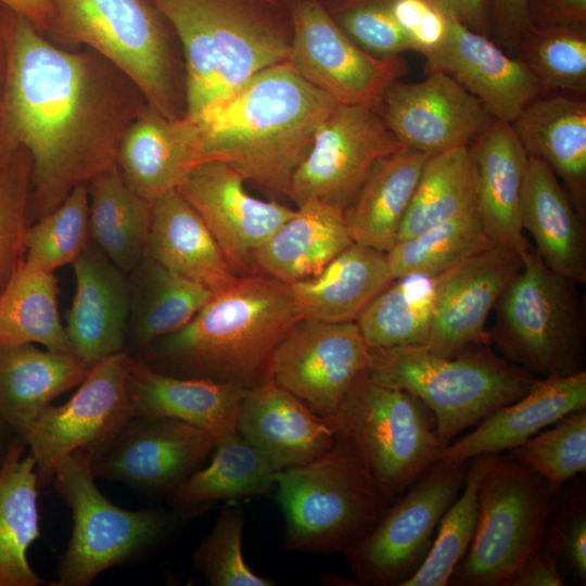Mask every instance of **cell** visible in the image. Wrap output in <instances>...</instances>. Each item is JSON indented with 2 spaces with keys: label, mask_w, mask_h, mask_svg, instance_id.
<instances>
[{
  "label": "cell",
  "mask_w": 586,
  "mask_h": 586,
  "mask_svg": "<svg viewBox=\"0 0 586 586\" xmlns=\"http://www.w3.org/2000/svg\"><path fill=\"white\" fill-rule=\"evenodd\" d=\"M0 142L31 161V220L116 164L120 140L148 105L137 86L95 51L59 47L7 9Z\"/></svg>",
  "instance_id": "6da1fadb"
},
{
  "label": "cell",
  "mask_w": 586,
  "mask_h": 586,
  "mask_svg": "<svg viewBox=\"0 0 586 586\" xmlns=\"http://www.w3.org/2000/svg\"><path fill=\"white\" fill-rule=\"evenodd\" d=\"M336 105L284 61L192 120L202 133L203 162H225L245 181L286 195L317 129Z\"/></svg>",
  "instance_id": "7a4b0ae2"
},
{
  "label": "cell",
  "mask_w": 586,
  "mask_h": 586,
  "mask_svg": "<svg viewBox=\"0 0 586 586\" xmlns=\"http://www.w3.org/2000/svg\"><path fill=\"white\" fill-rule=\"evenodd\" d=\"M301 319L290 284L258 272L239 275L187 326L137 357L163 373L249 390L268 380L273 352Z\"/></svg>",
  "instance_id": "3957f363"
},
{
  "label": "cell",
  "mask_w": 586,
  "mask_h": 586,
  "mask_svg": "<svg viewBox=\"0 0 586 586\" xmlns=\"http://www.w3.org/2000/svg\"><path fill=\"white\" fill-rule=\"evenodd\" d=\"M184 54V116L195 119L253 76L288 61L292 27L281 5L256 0H149Z\"/></svg>",
  "instance_id": "277c9868"
},
{
  "label": "cell",
  "mask_w": 586,
  "mask_h": 586,
  "mask_svg": "<svg viewBox=\"0 0 586 586\" xmlns=\"http://www.w3.org/2000/svg\"><path fill=\"white\" fill-rule=\"evenodd\" d=\"M334 433V443L323 456L276 472V500L288 550L345 552L393 502L374 482L354 442Z\"/></svg>",
  "instance_id": "5b68a950"
},
{
  "label": "cell",
  "mask_w": 586,
  "mask_h": 586,
  "mask_svg": "<svg viewBox=\"0 0 586 586\" xmlns=\"http://www.w3.org/2000/svg\"><path fill=\"white\" fill-rule=\"evenodd\" d=\"M369 377L418 397L433 413L445 448L466 429L523 396L537 377L473 345L453 357L423 346L371 348Z\"/></svg>",
  "instance_id": "8992f818"
},
{
  "label": "cell",
  "mask_w": 586,
  "mask_h": 586,
  "mask_svg": "<svg viewBox=\"0 0 586 586\" xmlns=\"http://www.w3.org/2000/svg\"><path fill=\"white\" fill-rule=\"evenodd\" d=\"M72 511L73 528L58 561L53 586H87L105 570L139 557L168 538L202 508L128 510L97 487L90 453L79 449L62 459L52 481Z\"/></svg>",
  "instance_id": "52a82bcc"
},
{
  "label": "cell",
  "mask_w": 586,
  "mask_h": 586,
  "mask_svg": "<svg viewBox=\"0 0 586 586\" xmlns=\"http://www.w3.org/2000/svg\"><path fill=\"white\" fill-rule=\"evenodd\" d=\"M576 285L530 249L498 300L488 330L506 360L538 378L585 370V313Z\"/></svg>",
  "instance_id": "ba28073f"
},
{
  "label": "cell",
  "mask_w": 586,
  "mask_h": 586,
  "mask_svg": "<svg viewBox=\"0 0 586 586\" xmlns=\"http://www.w3.org/2000/svg\"><path fill=\"white\" fill-rule=\"evenodd\" d=\"M55 38L89 48L111 62L161 114L184 116L165 18L149 0H52Z\"/></svg>",
  "instance_id": "9c48e42d"
},
{
  "label": "cell",
  "mask_w": 586,
  "mask_h": 586,
  "mask_svg": "<svg viewBox=\"0 0 586 586\" xmlns=\"http://www.w3.org/2000/svg\"><path fill=\"white\" fill-rule=\"evenodd\" d=\"M329 422L334 432L354 442L392 501L438 461L444 449L432 411L409 392L373 381L367 370L356 378Z\"/></svg>",
  "instance_id": "30bf717a"
},
{
  "label": "cell",
  "mask_w": 586,
  "mask_h": 586,
  "mask_svg": "<svg viewBox=\"0 0 586 586\" xmlns=\"http://www.w3.org/2000/svg\"><path fill=\"white\" fill-rule=\"evenodd\" d=\"M558 491L512 456L499 454L479 488L472 543L449 584L505 586L514 569L543 547Z\"/></svg>",
  "instance_id": "8fae6325"
},
{
  "label": "cell",
  "mask_w": 586,
  "mask_h": 586,
  "mask_svg": "<svg viewBox=\"0 0 586 586\" xmlns=\"http://www.w3.org/2000/svg\"><path fill=\"white\" fill-rule=\"evenodd\" d=\"M468 466L440 459L391 504L375 526L344 552L352 585L399 586L418 570L442 517L464 485Z\"/></svg>",
  "instance_id": "7c38bea8"
},
{
  "label": "cell",
  "mask_w": 586,
  "mask_h": 586,
  "mask_svg": "<svg viewBox=\"0 0 586 586\" xmlns=\"http://www.w3.org/2000/svg\"><path fill=\"white\" fill-rule=\"evenodd\" d=\"M292 38L288 62L337 104L380 111L388 87L407 71L399 55L379 58L357 46L319 0L289 4Z\"/></svg>",
  "instance_id": "4fadbf2b"
},
{
  "label": "cell",
  "mask_w": 586,
  "mask_h": 586,
  "mask_svg": "<svg viewBox=\"0 0 586 586\" xmlns=\"http://www.w3.org/2000/svg\"><path fill=\"white\" fill-rule=\"evenodd\" d=\"M402 146L378 111L337 104L317 129L286 196L297 206L317 201L345 213L374 163Z\"/></svg>",
  "instance_id": "5bb4252c"
},
{
  "label": "cell",
  "mask_w": 586,
  "mask_h": 586,
  "mask_svg": "<svg viewBox=\"0 0 586 586\" xmlns=\"http://www.w3.org/2000/svg\"><path fill=\"white\" fill-rule=\"evenodd\" d=\"M215 443L213 435L188 422L137 416L89 450L90 464L94 477L169 496L200 468Z\"/></svg>",
  "instance_id": "9a60e30c"
},
{
  "label": "cell",
  "mask_w": 586,
  "mask_h": 586,
  "mask_svg": "<svg viewBox=\"0 0 586 586\" xmlns=\"http://www.w3.org/2000/svg\"><path fill=\"white\" fill-rule=\"evenodd\" d=\"M127 355L117 353L92 367L65 404L49 405L21 435L35 459L39 487L52 481L62 459L99 446L132 417Z\"/></svg>",
  "instance_id": "2e32d148"
},
{
  "label": "cell",
  "mask_w": 586,
  "mask_h": 586,
  "mask_svg": "<svg viewBox=\"0 0 586 586\" xmlns=\"http://www.w3.org/2000/svg\"><path fill=\"white\" fill-rule=\"evenodd\" d=\"M370 353L356 321L301 319L273 352L268 380L329 420L356 378L368 369Z\"/></svg>",
  "instance_id": "e0dca14e"
},
{
  "label": "cell",
  "mask_w": 586,
  "mask_h": 586,
  "mask_svg": "<svg viewBox=\"0 0 586 586\" xmlns=\"http://www.w3.org/2000/svg\"><path fill=\"white\" fill-rule=\"evenodd\" d=\"M523 267V257L501 245L484 249L437 276L429 352L453 357L473 345L489 344L486 321Z\"/></svg>",
  "instance_id": "ac0fdd59"
},
{
  "label": "cell",
  "mask_w": 586,
  "mask_h": 586,
  "mask_svg": "<svg viewBox=\"0 0 586 586\" xmlns=\"http://www.w3.org/2000/svg\"><path fill=\"white\" fill-rule=\"evenodd\" d=\"M229 164L195 165L177 188L203 219L237 275L254 272L252 255L295 212L277 201H263L245 189Z\"/></svg>",
  "instance_id": "d6986e66"
},
{
  "label": "cell",
  "mask_w": 586,
  "mask_h": 586,
  "mask_svg": "<svg viewBox=\"0 0 586 586\" xmlns=\"http://www.w3.org/2000/svg\"><path fill=\"white\" fill-rule=\"evenodd\" d=\"M392 84L380 115L402 145L430 156L469 146L492 118L482 103L444 72Z\"/></svg>",
  "instance_id": "ffe728a7"
},
{
  "label": "cell",
  "mask_w": 586,
  "mask_h": 586,
  "mask_svg": "<svg viewBox=\"0 0 586 586\" xmlns=\"http://www.w3.org/2000/svg\"><path fill=\"white\" fill-rule=\"evenodd\" d=\"M425 63L426 72L453 77L474 95L491 117L512 123L537 97L549 90L518 58L489 37L450 17L445 42Z\"/></svg>",
  "instance_id": "44dd1931"
},
{
  "label": "cell",
  "mask_w": 586,
  "mask_h": 586,
  "mask_svg": "<svg viewBox=\"0 0 586 586\" xmlns=\"http://www.w3.org/2000/svg\"><path fill=\"white\" fill-rule=\"evenodd\" d=\"M72 266L76 285L65 329L77 359L90 370L126 351L128 278L91 240Z\"/></svg>",
  "instance_id": "7402d4cb"
},
{
  "label": "cell",
  "mask_w": 586,
  "mask_h": 586,
  "mask_svg": "<svg viewBox=\"0 0 586 586\" xmlns=\"http://www.w3.org/2000/svg\"><path fill=\"white\" fill-rule=\"evenodd\" d=\"M237 431L276 472L320 458L335 438L329 420L270 380L245 391Z\"/></svg>",
  "instance_id": "603a6c76"
},
{
  "label": "cell",
  "mask_w": 586,
  "mask_h": 586,
  "mask_svg": "<svg viewBox=\"0 0 586 586\" xmlns=\"http://www.w3.org/2000/svg\"><path fill=\"white\" fill-rule=\"evenodd\" d=\"M201 162L198 124L187 116L169 118L149 105L126 129L116 157L126 184L151 203L176 190Z\"/></svg>",
  "instance_id": "cb8c5ba5"
},
{
  "label": "cell",
  "mask_w": 586,
  "mask_h": 586,
  "mask_svg": "<svg viewBox=\"0 0 586 586\" xmlns=\"http://www.w3.org/2000/svg\"><path fill=\"white\" fill-rule=\"evenodd\" d=\"M476 209L486 235L523 258L532 247L520 219L528 155L510 123L491 118L469 144Z\"/></svg>",
  "instance_id": "d4e9b609"
},
{
  "label": "cell",
  "mask_w": 586,
  "mask_h": 586,
  "mask_svg": "<svg viewBox=\"0 0 586 586\" xmlns=\"http://www.w3.org/2000/svg\"><path fill=\"white\" fill-rule=\"evenodd\" d=\"M126 384L132 417H164L196 425L216 440L237 431L245 388L156 371L128 353Z\"/></svg>",
  "instance_id": "484cf974"
},
{
  "label": "cell",
  "mask_w": 586,
  "mask_h": 586,
  "mask_svg": "<svg viewBox=\"0 0 586 586\" xmlns=\"http://www.w3.org/2000/svg\"><path fill=\"white\" fill-rule=\"evenodd\" d=\"M586 408V371L537 378L519 399L495 410L442 451L441 460L469 461L511 450L568 413Z\"/></svg>",
  "instance_id": "4316f807"
},
{
  "label": "cell",
  "mask_w": 586,
  "mask_h": 586,
  "mask_svg": "<svg viewBox=\"0 0 586 586\" xmlns=\"http://www.w3.org/2000/svg\"><path fill=\"white\" fill-rule=\"evenodd\" d=\"M549 91L534 99L511 123L528 156L546 163L564 183L586 220V101Z\"/></svg>",
  "instance_id": "83f0119b"
},
{
  "label": "cell",
  "mask_w": 586,
  "mask_h": 586,
  "mask_svg": "<svg viewBox=\"0 0 586 586\" xmlns=\"http://www.w3.org/2000/svg\"><path fill=\"white\" fill-rule=\"evenodd\" d=\"M520 219L547 267L576 284L586 283L585 220L551 168L534 156L527 161Z\"/></svg>",
  "instance_id": "f1b7e54d"
},
{
  "label": "cell",
  "mask_w": 586,
  "mask_h": 586,
  "mask_svg": "<svg viewBox=\"0 0 586 586\" xmlns=\"http://www.w3.org/2000/svg\"><path fill=\"white\" fill-rule=\"evenodd\" d=\"M353 242L343 211L309 201L255 250L254 272L288 284L302 281L320 272Z\"/></svg>",
  "instance_id": "f546056e"
},
{
  "label": "cell",
  "mask_w": 586,
  "mask_h": 586,
  "mask_svg": "<svg viewBox=\"0 0 586 586\" xmlns=\"http://www.w3.org/2000/svg\"><path fill=\"white\" fill-rule=\"evenodd\" d=\"M393 279L385 253L353 242L320 272L290 286L302 319L339 323L356 321Z\"/></svg>",
  "instance_id": "4dcf8cb0"
},
{
  "label": "cell",
  "mask_w": 586,
  "mask_h": 586,
  "mask_svg": "<svg viewBox=\"0 0 586 586\" xmlns=\"http://www.w3.org/2000/svg\"><path fill=\"white\" fill-rule=\"evenodd\" d=\"M145 256L214 293L239 276L203 219L177 189L153 202Z\"/></svg>",
  "instance_id": "1f68e13d"
},
{
  "label": "cell",
  "mask_w": 586,
  "mask_h": 586,
  "mask_svg": "<svg viewBox=\"0 0 586 586\" xmlns=\"http://www.w3.org/2000/svg\"><path fill=\"white\" fill-rule=\"evenodd\" d=\"M89 369L76 357L31 343L0 344V423L21 436L51 402Z\"/></svg>",
  "instance_id": "d6a6232c"
},
{
  "label": "cell",
  "mask_w": 586,
  "mask_h": 586,
  "mask_svg": "<svg viewBox=\"0 0 586 586\" xmlns=\"http://www.w3.org/2000/svg\"><path fill=\"white\" fill-rule=\"evenodd\" d=\"M430 155L408 146L380 157L344 217L354 242L387 253Z\"/></svg>",
  "instance_id": "836d02e7"
},
{
  "label": "cell",
  "mask_w": 586,
  "mask_h": 586,
  "mask_svg": "<svg viewBox=\"0 0 586 586\" xmlns=\"http://www.w3.org/2000/svg\"><path fill=\"white\" fill-rule=\"evenodd\" d=\"M26 448L15 435L0 466V586L50 585L27 559L40 526L36 463Z\"/></svg>",
  "instance_id": "e575fe53"
},
{
  "label": "cell",
  "mask_w": 586,
  "mask_h": 586,
  "mask_svg": "<svg viewBox=\"0 0 586 586\" xmlns=\"http://www.w3.org/2000/svg\"><path fill=\"white\" fill-rule=\"evenodd\" d=\"M129 342L138 352L187 326L213 297L207 286L144 256L129 272Z\"/></svg>",
  "instance_id": "d590c367"
},
{
  "label": "cell",
  "mask_w": 586,
  "mask_h": 586,
  "mask_svg": "<svg viewBox=\"0 0 586 586\" xmlns=\"http://www.w3.org/2000/svg\"><path fill=\"white\" fill-rule=\"evenodd\" d=\"M87 186L90 239L115 266L129 273L145 256L153 203L126 184L116 164Z\"/></svg>",
  "instance_id": "8d00e7d4"
},
{
  "label": "cell",
  "mask_w": 586,
  "mask_h": 586,
  "mask_svg": "<svg viewBox=\"0 0 586 586\" xmlns=\"http://www.w3.org/2000/svg\"><path fill=\"white\" fill-rule=\"evenodd\" d=\"M58 294L54 272L22 262L0 293V344H40L76 357L60 316Z\"/></svg>",
  "instance_id": "74e56055"
},
{
  "label": "cell",
  "mask_w": 586,
  "mask_h": 586,
  "mask_svg": "<svg viewBox=\"0 0 586 586\" xmlns=\"http://www.w3.org/2000/svg\"><path fill=\"white\" fill-rule=\"evenodd\" d=\"M213 451L208 466L169 495L175 507L206 509L216 500L259 496L275 486V469L238 431L217 438Z\"/></svg>",
  "instance_id": "f35d334b"
},
{
  "label": "cell",
  "mask_w": 586,
  "mask_h": 586,
  "mask_svg": "<svg viewBox=\"0 0 586 586\" xmlns=\"http://www.w3.org/2000/svg\"><path fill=\"white\" fill-rule=\"evenodd\" d=\"M437 276L405 275L365 308L356 323L370 348L423 346L429 337Z\"/></svg>",
  "instance_id": "ab89813d"
},
{
  "label": "cell",
  "mask_w": 586,
  "mask_h": 586,
  "mask_svg": "<svg viewBox=\"0 0 586 586\" xmlns=\"http://www.w3.org/2000/svg\"><path fill=\"white\" fill-rule=\"evenodd\" d=\"M474 209L475 176L469 146L432 155L423 167L397 241Z\"/></svg>",
  "instance_id": "60d3db41"
},
{
  "label": "cell",
  "mask_w": 586,
  "mask_h": 586,
  "mask_svg": "<svg viewBox=\"0 0 586 586\" xmlns=\"http://www.w3.org/2000/svg\"><path fill=\"white\" fill-rule=\"evenodd\" d=\"M499 454L469 460L464 485L442 517L433 544L418 570L399 586H445L466 556L474 537L479 515L480 484Z\"/></svg>",
  "instance_id": "b9f144b4"
},
{
  "label": "cell",
  "mask_w": 586,
  "mask_h": 586,
  "mask_svg": "<svg viewBox=\"0 0 586 586\" xmlns=\"http://www.w3.org/2000/svg\"><path fill=\"white\" fill-rule=\"evenodd\" d=\"M492 245L474 209L399 240L385 254L394 279L410 273L436 277Z\"/></svg>",
  "instance_id": "7bdbcfd3"
},
{
  "label": "cell",
  "mask_w": 586,
  "mask_h": 586,
  "mask_svg": "<svg viewBox=\"0 0 586 586\" xmlns=\"http://www.w3.org/2000/svg\"><path fill=\"white\" fill-rule=\"evenodd\" d=\"M515 53L549 90L585 94L586 27L531 25Z\"/></svg>",
  "instance_id": "ee69618b"
},
{
  "label": "cell",
  "mask_w": 586,
  "mask_h": 586,
  "mask_svg": "<svg viewBox=\"0 0 586 586\" xmlns=\"http://www.w3.org/2000/svg\"><path fill=\"white\" fill-rule=\"evenodd\" d=\"M30 198L29 154L23 146H0V293L24 259ZM5 433L0 423V454Z\"/></svg>",
  "instance_id": "f6af8a7d"
},
{
  "label": "cell",
  "mask_w": 586,
  "mask_h": 586,
  "mask_svg": "<svg viewBox=\"0 0 586 586\" xmlns=\"http://www.w3.org/2000/svg\"><path fill=\"white\" fill-rule=\"evenodd\" d=\"M90 240L88 186L84 183L74 188L54 211L29 225L23 262L54 272L72 265Z\"/></svg>",
  "instance_id": "bcb514c9"
},
{
  "label": "cell",
  "mask_w": 586,
  "mask_h": 586,
  "mask_svg": "<svg viewBox=\"0 0 586 586\" xmlns=\"http://www.w3.org/2000/svg\"><path fill=\"white\" fill-rule=\"evenodd\" d=\"M552 425L509 451L559 492L586 469V409L572 411Z\"/></svg>",
  "instance_id": "7dc6e473"
},
{
  "label": "cell",
  "mask_w": 586,
  "mask_h": 586,
  "mask_svg": "<svg viewBox=\"0 0 586 586\" xmlns=\"http://www.w3.org/2000/svg\"><path fill=\"white\" fill-rule=\"evenodd\" d=\"M245 514L239 506H227L193 553L195 569L213 586H275L255 573L242 552Z\"/></svg>",
  "instance_id": "c3c4849f"
},
{
  "label": "cell",
  "mask_w": 586,
  "mask_h": 586,
  "mask_svg": "<svg viewBox=\"0 0 586 586\" xmlns=\"http://www.w3.org/2000/svg\"><path fill=\"white\" fill-rule=\"evenodd\" d=\"M329 11L344 33L372 55L388 58L410 51L385 0H343Z\"/></svg>",
  "instance_id": "681fc988"
},
{
  "label": "cell",
  "mask_w": 586,
  "mask_h": 586,
  "mask_svg": "<svg viewBox=\"0 0 586 586\" xmlns=\"http://www.w3.org/2000/svg\"><path fill=\"white\" fill-rule=\"evenodd\" d=\"M386 4L405 35L410 51L433 54L445 42L450 16L431 0H385Z\"/></svg>",
  "instance_id": "f907efd6"
},
{
  "label": "cell",
  "mask_w": 586,
  "mask_h": 586,
  "mask_svg": "<svg viewBox=\"0 0 586 586\" xmlns=\"http://www.w3.org/2000/svg\"><path fill=\"white\" fill-rule=\"evenodd\" d=\"M544 542L548 551L562 559L579 584L586 582V512L584 501L563 506L553 517Z\"/></svg>",
  "instance_id": "816d5d0a"
},
{
  "label": "cell",
  "mask_w": 586,
  "mask_h": 586,
  "mask_svg": "<svg viewBox=\"0 0 586 586\" xmlns=\"http://www.w3.org/2000/svg\"><path fill=\"white\" fill-rule=\"evenodd\" d=\"M530 0H491V23L495 42L515 52L532 25L527 17Z\"/></svg>",
  "instance_id": "f5cc1de1"
},
{
  "label": "cell",
  "mask_w": 586,
  "mask_h": 586,
  "mask_svg": "<svg viewBox=\"0 0 586 586\" xmlns=\"http://www.w3.org/2000/svg\"><path fill=\"white\" fill-rule=\"evenodd\" d=\"M527 17L539 27H586V0H530Z\"/></svg>",
  "instance_id": "db71d44e"
},
{
  "label": "cell",
  "mask_w": 586,
  "mask_h": 586,
  "mask_svg": "<svg viewBox=\"0 0 586 586\" xmlns=\"http://www.w3.org/2000/svg\"><path fill=\"white\" fill-rule=\"evenodd\" d=\"M556 558L540 547L528 555L511 573L505 586H562Z\"/></svg>",
  "instance_id": "11a10c76"
},
{
  "label": "cell",
  "mask_w": 586,
  "mask_h": 586,
  "mask_svg": "<svg viewBox=\"0 0 586 586\" xmlns=\"http://www.w3.org/2000/svg\"><path fill=\"white\" fill-rule=\"evenodd\" d=\"M445 14L467 28L491 36V0H431Z\"/></svg>",
  "instance_id": "9f6ffc18"
},
{
  "label": "cell",
  "mask_w": 586,
  "mask_h": 586,
  "mask_svg": "<svg viewBox=\"0 0 586 586\" xmlns=\"http://www.w3.org/2000/svg\"><path fill=\"white\" fill-rule=\"evenodd\" d=\"M0 4L29 21L40 33L55 38L56 15L52 0H0Z\"/></svg>",
  "instance_id": "6f0895ef"
},
{
  "label": "cell",
  "mask_w": 586,
  "mask_h": 586,
  "mask_svg": "<svg viewBox=\"0 0 586 586\" xmlns=\"http://www.w3.org/2000/svg\"><path fill=\"white\" fill-rule=\"evenodd\" d=\"M7 8L0 4V118L7 73V33H5Z\"/></svg>",
  "instance_id": "680465c9"
},
{
  "label": "cell",
  "mask_w": 586,
  "mask_h": 586,
  "mask_svg": "<svg viewBox=\"0 0 586 586\" xmlns=\"http://www.w3.org/2000/svg\"><path fill=\"white\" fill-rule=\"evenodd\" d=\"M256 1L265 2V3H269V4H273V5H282L283 4L280 0H256Z\"/></svg>",
  "instance_id": "91938a15"
},
{
  "label": "cell",
  "mask_w": 586,
  "mask_h": 586,
  "mask_svg": "<svg viewBox=\"0 0 586 586\" xmlns=\"http://www.w3.org/2000/svg\"><path fill=\"white\" fill-rule=\"evenodd\" d=\"M280 1H281L282 3H288V5H289L291 2H293V1H295V0H280Z\"/></svg>",
  "instance_id": "94428289"
},
{
  "label": "cell",
  "mask_w": 586,
  "mask_h": 586,
  "mask_svg": "<svg viewBox=\"0 0 586 586\" xmlns=\"http://www.w3.org/2000/svg\"><path fill=\"white\" fill-rule=\"evenodd\" d=\"M331 1H332V5H334V4H336V3H339V2H341V1H343V0H331ZM332 5H331V7H332Z\"/></svg>",
  "instance_id": "6125c7cd"
}]
</instances>
